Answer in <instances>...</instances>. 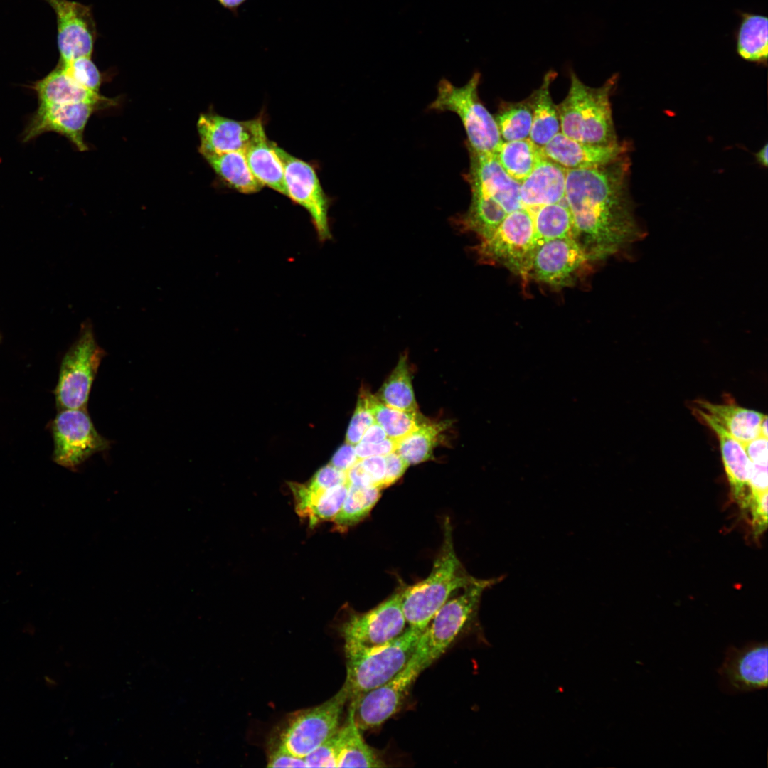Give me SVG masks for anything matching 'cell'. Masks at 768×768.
<instances>
[{"mask_svg": "<svg viewBox=\"0 0 768 768\" xmlns=\"http://www.w3.org/2000/svg\"><path fill=\"white\" fill-rule=\"evenodd\" d=\"M348 699V693L343 685L334 696L321 704L292 713L276 742L294 755L304 758L338 730Z\"/></svg>", "mask_w": 768, "mask_h": 768, "instance_id": "9", "label": "cell"}, {"mask_svg": "<svg viewBox=\"0 0 768 768\" xmlns=\"http://www.w3.org/2000/svg\"><path fill=\"white\" fill-rule=\"evenodd\" d=\"M53 458L72 471L93 454L107 450L111 442L96 430L86 409L59 410L52 423Z\"/></svg>", "mask_w": 768, "mask_h": 768, "instance_id": "10", "label": "cell"}, {"mask_svg": "<svg viewBox=\"0 0 768 768\" xmlns=\"http://www.w3.org/2000/svg\"><path fill=\"white\" fill-rule=\"evenodd\" d=\"M469 153L470 165L466 178L471 191L492 198L508 214L520 209L521 183L506 172L495 154H482L471 150H469Z\"/></svg>", "mask_w": 768, "mask_h": 768, "instance_id": "18", "label": "cell"}, {"mask_svg": "<svg viewBox=\"0 0 768 768\" xmlns=\"http://www.w3.org/2000/svg\"><path fill=\"white\" fill-rule=\"evenodd\" d=\"M767 464L750 462L749 477L750 499L767 491Z\"/></svg>", "mask_w": 768, "mask_h": 768, "instance_id": "46", "label": "cell"}, {"mask_svg": "<svg viewBox=\"0 0 768 768\" xmlns=\"http://www.w3.org/2000/svg\"><path fill=\"white\" fill-rule=\"evenodd\" d=\"M444 540L430 575L402 591V610L409 626L423 631L450 594L475 578L466 575L454 548L449 518L444 521Z\"/></svg>", "mask_w": 768, "mask_h": 768, "instance_id": "3", "label": "cell"}, {"mask_svg": "<svg viewBox=\"0 0 768 768\" xmlns=\"http://www.w3.org/2000/svg\"><path fill=\"white\" fill-rule=\"evenodd\" d=\"M107 352L98 344L90 319L64 355L55 390L58 410L86 409L99 366Z\"/></svg>", "mask_w": 768, "mask_h": 768, "instance_id": "7", "label": "cell"}, {"mask_svg": "<svg viewBox=\"0 0 768 768\" xmlns=\"http://www.w3.org/2000/svg\"><path fill=\"white\" fill-rule=\"evenodd\" d=\"M366 398L375 421L383 428L388 437L396 442L417 430L423 422L420 415L389 407L368 390Z\"/></svg>", "mask_w": 768, "mask_h": 768, "instance_id": "35", "label": "cell"}, {"mask_svg": "<svg viewBox=\"0 0 768 768\" xmlns=\"http://www.w3.org/2000/svg\"><path fill=\"white\" fill-rule=\"evenodd\" d=\"M346 477L349 485L361 487L374 486L370 476L360 459L346 471Z\"/></svg>", "mask_w": 768, "mask_h": 768, "instance_id": "50", "label": "cell"}, {"mask_svg": "<svg viewBox=\"0 0 768 768\" xmlns=\"http://www.w3.org/2000/svg\"><path fill=\"white\" fill-rule=\"evenodd\" d=\"M447 427L443 422H422L417 430L397 442L395 452L409 465L425 462L431 458L433 449Z\"/></svg>", "mask_w": 768, "mask_h": 768, "instance_id": "34", "label": "cell"}, {"mask_svg": "<svg viewBox=\"0 0 768 768\" xmlns=\"http://www.w3.org/2000/svg\"><path fill=\"white\" fill-rule=\"evenodd\" d=\"M422 672L410 658L404 668L390 680L350 700L349 707L360 730L379 727L397 713Z\"/></svg>", "mask_w": 768, "mask_h": 768, "instance_id": "13", "label": "cell"}, {"mask_svg": "<svg viewBox=\"0 0 768 768\" xmlns=\"http://www.w3.org/2000/svg\"><path fill=\"white\" fill-rule=\"evenodd\" d=\"M475 579L457 597L447 601L422 632L412 659L422 671L437 660L476 616L483 592L502 580Z\"/></svg>", "mask_w": 768, "mask_h": 768, "instance_id": "6", "label": "cell"}, {"mask_svg": "<svg viewBox=\"0 0 768 768\" xmlns=\"http://www.w3.org/2000/svg\"><path fill=\"white\" fill-rule=\"evenodd\" d=\"M481 80L479 71L461 87L447 79H442L437 95L429 109L450 111L460 118L467 137V148L475 152L495 154L502 142L495 117L481 101L478 87Z\"/></svg>", "mask_w": 768, "mask_h": 768, "instance_id": "5", "label": "cell"}, {"mask_svg": "<svg viewBox=\"0 0 768 768\" xmlns=\"http://www.w3.org/2000/svg\"><path fill=\"white\" fill-rule=\"evenodd\" d=\"M402 591L394 593L368 612L350 614L339 629L343 640L375 646L402 634L407 624L402 610Z\"/></svg>", "mask_w": 768, "mask_h": 768, "instance_id": "14", "label": "cell"}, {"mask_svg": "<svg viewBox=\"0 0 768 768\" xmlns=\"http://www.w3.org/2000/svg\"><path fill=\"white\" fill-rule=\"evenodd\" d=\"M337 767H384L385 762L363 738L353 718V710L337 730Z\"/></svg>", "mask_w": 768, "mask_h": 768, "instance_id": "27", "label": "cell"}, {"mask_svg": "<svg viewBox=\"0 0 768 768\" xmlns=\"http://www.w3.org/2000/svg\"><path fill=\"white\" fill-rule=\"evenodd\" d=\"M618 75L604 85L591 87L570 72V86L565 100L557 106L560 132L581 142L608 145L617 143L610 95Z\"/></svg>", "mask_w": 768, "mask_h": 768, "instance_id": "2", "label": "cell"}, {"mask_svg": "<svg viewBox=\"0 0 768 768\" xmlns=\"http://www.w3.org/2000/svg\"><path fill=\"white\" fill-rule=\"evenodd\" d=\"M33 89L37 93L39 105L89 102L107 107L117 103L115 99L106 97L82 87L61 66L36 82Z\"/></svg>", "mask_w": 768, "mask_h": 768, "instance_id": "25", "label": "cell"}, {"mask_svg": "<svg viewBox=\"0 0 768 768\" xmlns=\"http://www.w3.org/2000/svg\"><path fill=\"white\" fill-rule=\"evenodd\" d=\"M767 417L765 415L762 419L759 427V435L768 437Z\"/></svg>", "mask_w": 768, "mask_h": 768, "instance_id": "54", "label": "cell"}, {"mask_svg": "<svg viewBox=\"0 0 768 768\" xmlns=\"http://www.w3.org/2000/svg\"><path fill=\"white\" fill-rule=\"evenodd\" d=\"M592 261L572 238L549 240L535 251L528 274L533 279L553 289L574 286L591 267Z\"/></svg>", "mask_w": 768, "mask_h": 768, "instance_id": "11", "label": "cell"}, {"mask_svg": "<svg viewBox=\"0 0 768 768\" xmlns=\"http://www.w3.org/2000/svg\"><path fill=\"white\" fill-rule=\"evenodd\" d=\"M343 484H348L346 472L330 464L321 467L307 483L311 487L318 489H327Z\"/></svg>", "mask_w": 768, "mask_h": 768, "instance_id": "41", "label": "cell"}, {"mask_svg": "<svg viewBox=\"0 0 768 768\" xmlns=\"http://www.w3.org/2000/svg\"><path fill=\"white\" fill-rule=\"evenodd\" d=\"M265 134L262 119L257 117L253 136L245 154L254 176L263 185L287 196L282 164Z\"/></svg>", "mask_w": 768, "mask_h": 768, "instance_id": "23", "label": "cell"}, {"mask_svg": "<svg viewBox=\"0 0 768 768\" xmlns=\"http://www.w3.org/2000/svg\"><path fill=\"white\" fill-rule=\"evenodd\" d=\"M628 154L596 167L567 169L565 199L574 239L592 262L613 256L642 238L628 180Z\"/></svg>", "mask_w": 768, "mask_h": 768, "instance_id": "1", "label": "cell"}, {"mask_svg": "<svg viewBox=\"0 0 768 768\" xmlns=\"http://www.w3.org/2000/svg\"><path fill=\"white\" fill-rule=\"evenodd\" d=\"M60 66L78 84L90 91L99 92L103 80L102 75L91 56L60 63Z\"/></svg>", "mask_w": 768, "mask_h": 768, "instance_id": "38", "label": "cell"}, {"mask_svg": "<svg viewBox=\"0 0 768 768\" xmlns=\"http://www.w3.org/2000/svg\"><path fill=\"white\" fill-rule=\"evenodd\" d=\"M358 460L354 445L346 442L334 453L330 464L346 472Z\"/></svg>", "mask_w": 768, "mask_h": 768, "instance_id": "47", "label": "cell"}, {"mask_svg": "<svg viewBox=\"0 0 768 768\" xmlns=\"http://www.w3.org/2000/svg\"><path fill=\"white\" fill-rule=\"evenodd\" d=\"M768 19L760 14L741 13L736 33V50L745 60L766 63L768 56Z\"/></svg>", "mask_w": 768, "mask_h": 768, "instance_id": "30", "label": "cell"}, {"mask_svg": "<svg viewBox=\"0 0 768 768\" xmlns=\"http://www.w3.org/2000/svg\"><path fill=\"white\" fill-rule=\"evenodd\" d=\"M388 437L383 428L376 422L373 423L363 434L361 442L378 443Z\"/></svg>", "mask_w": 768, "mask_h": 768, "instance_id": "51", "label": "cell"}, {"mask_svg": "<svg viewBox=\"0 0 768 768\" xmlns=\"http://www.w3.org/2000/svg\"><path fill=\"white\" fill-rule=\"evenodd\" d=\"M337 731L304 757L306 767H337Z\"/></svg>", "mask_w": 768, "mask_h": 768, "instance_id": "40", "label": "cell"}, {"mask_svg": "<svg viewBox=\"0 0 768 768\" xmlns=\"http://www.w3.org/2000/svg\"><path fill=\"white\" fill-rule=\"evenodd\" d=\"M767 650L766 641L727 648L718 670L722 689L729 693H739L766 688Z\"/></svg>", "mask_w": 768, "mask_h": 768, "instance_id": "16", "label": "cell"}, {"mask_svg": "<svg viewBox=\"0 0 768 768\" xmlns=\"http://www.w3.org/2000/svg\"><path fill=\"white\" fill-rule=\"evenodd\" d=\"M296 502V511L306 518L311 526L321 521H333L346 497L349 484L327 489H318L307 484L289 483Z\"/></svg>", "mask_w": 768, "mask_h": 768, "instance_id": "24", "label": "cell"}, {"mask_svg": "<svg viewBox=\"0 0 768 768\" xmlns=\"http://www.w3.org/2000/svg\"><path fill=\"white\" fill-rule=\"evenodd\" d=\"M274 148L283 166L287 197L309 213L319 240L321 242L330 240L329 199L315 169L275 144Z\"/></svg>", "mask_w": 768, "mask_h": 768, "instance_id": "12", "label": "cell"}, {"mask_svg": "<svg viewBox=\"0 0 768 768\" xmlns=\"http://www.w3.org/2000/svg\"><path fill=\"white\" fill-rule=\"evenodd\" d=\"M694 415L717 437L731 492L740 507L747 508L750 499V460L743 444L708 415L693 407Z\"/></svg>", "mask_w": 768, "mask_h": 768, "instance_id": "21", "label": "cell"}, {"mask_svg": "<svg viewBox=\"0 0 768 768\" xmlns=\"http://www.w3.org/2000/svg\"><path fill=\"white\" fill-rule=\"evenodd\" d=\"M556 75L554 70L548 71L540 87L529 97L533 107L529 139L539 147H543L560 132L558 110L550 93V85Z\"/></svg>", "mask_w": 768, "mask_h": 768, "instance_id": "28", "label": "cell"}, {"mask_svg": "<svg viewBox=\"0 0 768 768\" xmlns=\"http://www.w3.org/2000/svg\"><path fill=\"white\" fill-rule=\"evenodd\" d=\"M626 142L608 145L590 144L572 139L558 133L540 147L543 155L565 169H581L610 163L628 154Z\"/></svg>", "mask_w": 768, "mask_h": 768, "instance_id": "19", "label": "cell"}, {"mask_svg": "<svg viewBox=\"0 0 768 768\" xmlns=\"http://www.w3.org/2000/svg\"><path fill=\"white\" fill-rule=\"evenodd\" d=\"M495 155L506 172L519 183L530 174L543 156L540 147L529 138L502 141Z\"/></svg>", "mask_w": 768, "mask_h": 768, "instance_id": "32", "label": "cell"}, {"mask_svg": "<svg viewBox=\"0 0 768 768\" xmlns=\"http://www.w3.org/2000/svg\"><path fill=\"white\" fill-rule=\"evenodd\" d=\"M104 107L94 103L78 102L38 105L23 133L27 142L46 132L65 137L80 151L88 149L84 131L91 115Z\"/></svg>", "mask_w": 768, "mask_h": 768, "instance_id": "17", "label": "cell"}, {"mask_svg": "<svg viewBox=\"0 0 768 768\" xmlns=\"http://www.w3.org/2000/svg\"><path fill=\"white\" fill-rule=\"evenodd\" d=\"M375 421L368 408L366 390L361 388L356 407L346 437V442L356 445L360 442L366 430Z\"/></svg>", "mask_w": 768, "mask_h": 768, "instance_id": "39", "label": "cell"}, {"mask_svg": "<svg viewBox=\"0 0 768 768\" xmlns=\"http://www.w3.org/2000/svg\"><path fill=\"white\" fill-rule=\"evenodd\" d=\"M693 407L708 415L729 434L745 444L759 436V427L765 415L736 404H716L696 400Z\"/></svg>", "mask_w": 768, "mask_h": 768, "instance_id": "26", "label": "cell"}, {"mask_svg": "<svg viewBox=\"0 0 768 768\" xmlns=\"http://www.w3.org/2000/svg\"><path fill=\"white\" fill-rule=\"evenodd\" d=\"M422 632L408 626L395 639L375 646L344 641L343 686L348 700L386 683L403 669L414 654Z\"/></svg>", "mask_w": 768, "mask_h": 768, "instance_id": "4", "label": "cell"}, {"mask_svg": "<svg viewBox=\"0 0 768 768\" xmlns=\"http://www.w3.org/2000/svg\"><path fill=\"white\" fill-rule=\"evenodd\" d=\"M397 442L388 437L378 443L359 442L355 445L356 455L359 459L372 456H386L396 449Z\"/></svg>", "mask_w": 768, "mask_h": 768, "instance_id": "45", "label": "cell"}, {"mask_svg": "<svg viewBox=\"0 0 768 768\" xmlns=\"http://www.w3.org/2000/svg\"><path fill=\"white\" fill-rule=\"evenodd\" d=\"M767 438L768 437L759 435L756 438L742 444L750 462L767 464Z\"/></svg>", "mask_w": 768, "mask_h": 768, "instance_id": "48", "label": "cell"}, {"mask_svg": "<svg viewBox=\"0 0 768 768\" xmlns=\"http://www.w3.org/2000/svg\"><path fill=\"white\" fill-rule=\"evenodd\" d=\"M503 141L529 138L533 107L530 97L518 102H503L495 117Z\"/></svg>", "mask_w": 768, "mask_h": 768, "instance_id": "37", "label": "cell"}, {"mask_svg": "<svg viewBox=\"0 0 768 768\" xmlns=\"http://www.w3.org/2000/svg\"><path fill=\"white\" fill-rule=\"evenodd\" d=\"M378 487L349 485L343 506L334 518L335 529L343 531L367 517L380 497Z\"/></svg>", "mask_w": 768, "mask_h": 768, "instance_id": "36", "label": "cell"}, {"mask_svg": "<svg viewBox=\"0 0 768 768\" xmlns=\"http://www.w3.org/2000/svg\"><path fill=\"white\" fill-rule=\"evenodd\" d=\"M46 1L56 15L61 63L92 56L97 30L90 6L70 0Z\"/></svg>", "mask_w": 768, "mask_h": 768, "instance_id": "15", "label": "cell"}, {"mask_svg": "<svg viewBox=\"0 0 768 768\" xmlns=\"http://www.w3.org/2000/svg\"><path fill=\"white\" fill-rule=\"evenodd\" d=\"M360 460L370 476L374 486L381 489L385 474V456H372Z\"/></svg>", "mask_w": 768, "mask_h": 768, "instance_id": "49", "label": "cell"}, {"mask_svg": "<svg viewBox=\"0 0 768 768\" xmlns=\"http://www.w3.org/2000/svg\"><path fill=\"white\" fill-rule=\"evenodd\" d=\"M566 173L567 169L543 155L521 183V208L533 218L540 208L562 201L565 198Z\"/></svg>", "mask_w": 768, "mask_h": 768, "instance_id": "22", "label": "cell"}, {"mask_svg": "<svg viewBox=\"0 0 768 768\" xmlns=\"http://www.w3.org/2000/svg\"><path fill=\"white\" fill-rule=\"evenodd\" d=\"M767 491L750 499L748 507L750 508L752 517V526L756 535L762 534L767 527Z\"/></svg>", "mask_w": 768, "mask_h": 768, "instance_id": "43", "label": "cell"}, {"mask_svg": "<svg viewBox=\"0 0 768 768\" xmlns=\"http://www.w3.org/2000/svg\"><path fill=\"white\" fill-rule=\"evenodd\" d=\"M768 145H765L761 148L756 154L757 161L763 166H767L768 164Z\"/></svg>", "mask_w": 768, "mask_h": 768, "instance_id": "53", "label": "cell"}, {"mask_svg": "<svg viewBox=\"0 0 768 768\" xmlns=\"http://www.w3.org/2000/svg\"><path fill=\"white\" fill-rule=\"evenodd\" d=\"M223 8L230 11L233 14H237L238 9L247 0H216Z\"/></svg>", "mask_w": 768, "mask_h": 768, "instance_id": "52", "label": "cell"}, {"mask_svg": "<svg viewBox=\"0 0 768 768\" xmlns=\"http://www.w3.org/2000/svg\"><path fill=\"white\" fill-rule=\"evenodd\" d=\"M268 767H306L304 758L294 755L277 742H274L270 748L268 757Z\"/></svg>", "mask_w": 768, "mask_h": 768, "instance_id": "42", "label": "cell"}, {"mask_svg": "<svg viewBox=\"0 0 768 768\" xmlns=\"http://www.w3.org/2000/svg\"><path fill=\"white\" fill-rule=\"evenodd\" d=\"M478 261L499 265L519 276L527 284L530 262L535 251L533 220L521 208L508 213L494 234L473 247Z\"/></svg>", "mask_w": 768, "mask_h": 768, "instance_id": "8", "label": "cell"}, {"mask_svg": "<svg viewBox=\"0 0 768 768\" xmlns=\"http://www.w3.org/2000/svg\"><path fill=\"white\" fill-rule=\"evenodd\" d=\"M533 220L535 250L553 238L569 237L574 239L572 218L565 198L559 203L540 208Z\"/></svg>", "mask_w": 768, "mask_h": 768, "instance_id": "33", "label": "cell"}, {"mask_svg": "<svg viewBox=\"0 0 768 768\" xmlns=\"http://www.w3.org/2000/svg\"><path fill=\"white\" fill-rule=\"evenodd\" d=\"M203 157L225 183L240 193H254L264 187L250 171L245 151H228Z\"/></svg>", "mask_w": 768, "mask_h": 768, "instance_id": "29", "label": "cell"}, {"mask_svg": "<svg viewBox=\"0 0 768 768\" xmlns=\"http://www.w3.org/2000/svg\"><path fill=\"white\" fill-rule=\"evenodd\" d=\"M375 396L386 405L420 415L415 400L407 354H402Z\"/></svg>", "mask_w": 768, "mask_h": 768, "instance_id": "31", "label": "cell"}, {"mask_svg": "<svg viewBox=\"0 0 768 768\" xmlns=\"http://www.w3.org/2000/svg\"><path fill=\"white\" fill-rule=\"evenodd\" d=\"M385 474L381 484V489L388 487L396 482L405 472L409 464L395 451L385 456Z\"/></svg>", "mask_w": 768, "mask_h": 768, "instance_id": "44", "label": "cell"}, {"mask_svg": "<svg viewBox=\"0 0 768 768\" xmlns=\"http://www.w3.org/2000/svg\"><path fill=\"white\" fill-rule=\"evenodd\" d=\"M257 118L238 121L208 112L200 114L197 122L203 156L233 151H245L254 133Z\"/></svg>", "mask_w": 768, "mask_h": 768, "instance_id": "20", "label": "cell"}]
</instances>
